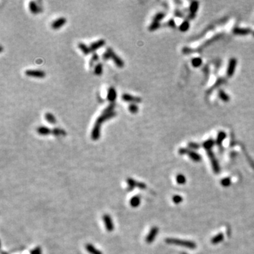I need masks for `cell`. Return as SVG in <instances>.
Listing matches in <instances>:
<instances>
[{
  "label": "cell",
  "mask_w": 254,
  "mask_h": 254,
  "mask_svg": "<svg viewBox=\"0 0 254 254\" xmlns=\"http://www.w3.org/2000/svg\"><path fill=\"white\" fill-rule=\"evenodd\" d=\"M166 243H169V244H174L177 246H181L186 247L190 249H194L196 248V244L194 241H186V240L179 239H173V238H168L165 240Z\"/></svg>",
  "instance_id": "obj_1"
},
{
  "label": "cell",
  "mask_w": 254,
  "mask_h": 254,
  "mask_svg": "<svg viewBox=\"0 0 254 254\" xmlns=\"http://www.w3.org/2000/svg\"><path fill=\"white\" fill-rule=\"evenodd\" d=\"M106 51L109 54L110 57H111V59L114 61L115 65H116V67L119 68H122L123 66H124V63H123L122 59L120 58L118 55H116V53H115L112 49H111L110 47H107Z\"/></svg>",
  "instance_id": "obj_2"
},
{
  "label": "cell",
  "mask_w": 254,
  "mask_h": 254,
  "mask_svg": "<svg viewBox=\"0 0 254 254\" xmlns=\"http://www.w3.org/2000/svg\"><path fill=\"white\" fill-rule=\"evenodd\" d=\"M103 222H104L105 226L106 229L109 232H111L114 229V225L112 219L110 217L109 215L108 214H105L102 217Z\"/></svg>",
  "instance_id": "obj_3"
},
{
  "label": "cell",
  "mask_w": 254,
  "mask_h": 254,
  "mask_svg": "<svg viewBox=\"0 0 254 254\" xmlns=\"http://www.w3.org/2000/svg\"><path fill=\"white\" fill-rule=\"evenodd\" d=\"M208 156H209L210 159L213 171H214V172H215V173H218V172L220 171V167L219 163H218V161L217 160L215 156V155L213 154V152H212L211 150H208Z\"/></svg>",
  "instance_id": "obj_4"
},
{
  "label": "cell",
  "mask_w": 254,
  "mask_h": 254,
  "mask_svg": "<svg viewBox=\"0 0 254 254\" xmlns=\"http://www.w3.org/2000/svg\"><path fill=\"white\" fill-rule=\"evenodd\" d=\"M25 74L28 76L35 78H44L45 76V73L42 70H36V69H28L25 72Z\"/></svg>",
  "instance_id": "obj_5"
},
{
  "label": "cell",
  "mask_w": 254,
  "mask_h": 254,
  "mask_svg": "<svg viewBox=\"0 0 254 254\" xmlns=\"http://www.w3.org/2000/svg\"><path fill=\"white\" fill-rule=\"evenodd\" d=\"M237 64V61L235 58H232L230 59L229 62L228 64V68L227 70V74L228 77H232L234 75L235 72V69H236Z\"/></svg>",
  "instance_id": "obj_6"
},
{
  "label": "cell",
  "mask_w": 254,
  "mask_h": 254,
  "mask_svg": "<svg viewBox=\"0 0 254 254\" xmlns=\"http://www.w3.org/2000/svg\"><path fill=\"white\" fill-rule=\"evenodd\" d=\"M159 229L157 227H153L151 229H150V232L148 233V234L147 235L146 238H145V242L147 243H151L152 242L154 241V240L155 239V237H156L157 234H158Z\"/></svg>",
  "instance_id": "obj_7"
},
{
  "label": "cell",
  "mask_w": 254,
  "mask_h": 254,
  "mask_svg": "<svg viewBox=\"0 0 254 254\" xmlns=\"http://www.w3.org/2000/svg\"><path fill=\"white\" fill-rule=\"evenodd\" d=\"M123 100L127 102H132V103H139L142 101V99L139 97H137V96H133L131 95L128 94V93H124L121 96Z\"/></svg>",
  "instance_id": "obj_8"
},
{
  "label": "cell",
  "mask_w": 254,
  "mask_h": 254,
  "mask_svg": "<svg viewBox=\"0 0 254 254\" xmlns=\"http://www.w3.org/2000/svg\"><path fill=\"white\" fill-rule=\"evenodd\" d=\"M100 128L101 124L95 122L91 132V138L93 140H97L100 137Z\"/></svg>",
  "instance_id": "obj_9"
},
{
  "label": "cell",
  "mask_w": 254,
  "mask_h": 254,
  "mask_svg": "<svg viewBox=\"0 0 254 254\" xmlns=\"http://www.w3.org/2000/svg\"><path fill=\"white\" fill-rule=\"evenodd\" d=\"M116 112H112L108 113V114H102L97 119V120H96V123L102 124L103 122H105V121H107V120L110 119L114 117V116H116Z\"/></svg>",
  "instance_id": "obj_10"
},
{
  "label": "cell",
  "mask_w": 254,
  "mask_h": 254,
  "mask_svg": "<svg viewBox=\"0 0 254 254\" xmlns=\"http://www.w3.org/2000/svg\"><path fill=\"white\" fill-rule=\"evenodd\" d=\"M66 22H67V19H66L64 17H60V18H57L52 22V28L55 30L59 29L61 27H62L63 25L65 24Z\"/></svg>",
  "instance_id": "obj_11"
},
{
  "label": "cell",
  "mask_w": 254,
  "mask_h": 254,
  "mask_svg": "<svg viewBox=\"0 0 254 254\" xmlns=\"http://www.w3.org/2000/svg\"><path fill=\"white\" fill-rule=\"evenodd\" d=\"M105 45V40H103V39H100V40H98V41L93 42V43H91V45L89 46L90 50H91V52H95V51L98 50V49L100 48V47L104 46Z\"/></svg>",
  "instance_id": "obj_12"
},
{
  "label": "cell",
  "mask_w": 254,
  "mask_h": 254,
  "mask_svg": "<svg viewBox=\"0 0 254 254\" xmlns=\"http://www.w3.org/2000/svg\"><path fill=\"white\" fill-rule=\"evenodd\" d=\"M107 98V100L109 101L111 103L114 102L116 98V92L114 87H110L108 89Z\"/></svg>",
  "instance_id": "obj_13"
},
{
  "label": "cell",
  "mask_w": 254,
  "mask_h": 254,
  "mask_svg": "<svg viewBox=\"0 0 254 254\" xmlns=\"http://www.w3.org/2000/svg\"><path fill=\"white\" fill-rule=\"evenodd\" d=\"M251 32V30L249 28H235L233 30V33L234 35H246L249 34Z\"/></svg>",
  "instance_id": "obj_14"
},
{
  "label": "cell",
  "mask_w": 254,
  "mask_h": 254,
  "mask_svg": "<svg viewBox=\"0 0 254 254\" xmlns=\"http://www.w3.org/2000/svg\"><path fill=\"white\" fill-rule=\"evenodd\" d=\"M86 249L90 254H103L102 252H101L100 250L97 249L91 243H87L86 245Z\"/></svg>",
  "instance_id": "obj_15"
},
{
  "label": "cell",
  "mask_w": 254,
  "mask_h": 254,
  "mask_svg": "<svg viewBox=\"0 0 254 254\" xmlns=\"http://www.w3.org/2000/svg\"><path fill=\"white\" fill-rule=\"evenodd\" d=\"M37 132L40 135H47L52 133V129H50L47 126H39L37 128Z\"/></svg>",
  "instance_id": "obj_16"
},
{
  "label": "cell",
  "mask_w": 254,
  "mask_h": 254,
  "mask_svg": "<svg viewBox=\"0 0 254 254\" xmlns=\"http://www.w3.org/2000/svg\"><path fill=\"white\" fill-rule=\"evenodd\" d=\"M187 154L188 155H189V157H190V158L192 160H194V162H200V161L201 160V155H199V154L196 153V152L192 151V150H188L187 151Z\"/></svg>",
  "instance_id": "obj_17"
},
{
  "label": "cell",
  "mask_w": 254,
  "mask_h": 254,
  "mask_svg": "<svg viewBox=\"0 0 254 254\" xmlns=\"http://www.w3.org/2000/svg\"><path fill=\"white\" fill-rule=\"evenodd\" d=\"M130 206L132 208H137L140 206V198L138 196H135L131 198V199L129 201Z\"/></svg>",
  "instance_id": "obj_18"
},
{
  "label": "cell",
  "mask_w": 254,
  "mask_h": 254,
  "mask_svg": "<svg viewBox=\"0 0 254 254\" xmlns=\"http://www.w3.org/2000/svg\"><path fill=\"white\" fill-rule=\"evenodd\" d=\"M29 9L30 12L33 13V14H37V13L40 12V10H39L38 5L36 4V3L34 2V1H30L29 2Z\"/></svg>",
  "instance_id": "obj_19"
},
{
  "label": "cell",
  "mask_w": 254,
  "mask_h": 254,
  "mask_svg": "<svg viewBox=\"0 0 254 254\" xmlns=\"http://www.w3.org/2000/svg\"><path fill=\"white\" fill-rule=\"evenodd\" d=\"M223 239H224V235H223V234L220 233L212 239L211 242L213 244H217V243H219L222 241Z\"/></svg>",
  "instance_id": "obj_20"
},
{
  "label": "cell",
  "mask_w": 254,
  "mask_h": 254,
  "mask_svg": "<svg viewBox=\"0 0 254 254\" xmlns=\"http://www.w3.org/2000/svg\"><path fill=\"white\" fill-rule=\"evenodd\" d=\"M78 47H79V48L82 51V52L84 54V55H88L90 52H91L90 47L88 46L87 45H86V44L81 42V43H79V45H78Z\"/></svg>",
  "instance_id": "obj_21"
},
{
  "label": "cell",
  "mask_w": 254,
  "mask_h": 254,
  "mask_svg": "<svg viewBox=\"0 0 254 254\" xmlns=\"http://www.w3.org/2000/svg\"><path fill=\"white\" fill-rule=\"evenodd\" d=\"M52 133L55 135V136H59V135H66L67 133L64 129H62L60 128H54L52 129Z\"/></svg>",
  "instance_id": "obj_22"
},
{
  "label": "cell",
  "mask_w": 254,
  "mask_h": 254,
  "mask_svg": "<svg viewBox=\"0 0 254 254\" xmlns=\"http://www.w3.org/2000/svg\"><path fill=\"white\" fill-rule=\"evenodd\" d=\"M227 135L226 133H225L224 131H220L219 133H218V137H217V139H216V143L218 144V145H220L222 143V141L225 139V138H226Z\"/></svg>",
  "instance_id": "obj_23"
},
{
  "label": "cell",
  "mask_w": 254,
  "mask_h": 254,
  "mask_svg": "<svg viewBox=\"0 0 254 254\" xmlns=\"http://www.w3.org/2000/svg\"><path fill=\"white\" fill-rule=\"evenodd\" d=\"M45 119H46V121H47V122L52 123V124L55 123L56 121H56V119L55 117V116H54V115L50 112H47L46 114H45Z\"/></svg>",
  "instance_id": "obj_24"
},
{
  "label": "cell",
  "mask_w": 254,
  "mask_h": 254,
  "mask_svg": "<svg viewBox=\"0 0 254 254\" xmlns=\"http://www.w3.org/2000/svg\"><path fill=\"white\" fill-rule=\"evenodd\" d=\"M218 95H219V98L222 101L225 102H227L229 101V100H230L229 96L225 92V91H223L222 90H220V91H219V93H218Z\"/></svg>",
  "instance_id": "obj_25"
},
{
  "label": "cell",
  "mask_w": 254,
  "mask_h": 254,
  "mask_svg": "<svg viewBox=\"0 0 254 254\" xmlns=\"http://www.w3.org/2000/svg\"><path fill=\"white\" fill-rule=\"evenodd\" d=\"M199 7V3L198 1H193L190 5V12L191 14H195L196 11H198Z\"/></svg>",
  "instance_id": "obj_26"
},
{
  "label": "cell",
  "mask_w": 254,
  "mask_h": 254,
  "mask_svg": "<svg viewBox=\"0 0 254 254\" xmlns=\"http://www.w3.org/2000/svg\"><path fill=\"white\" fill-rule=\"evenodd\" d=\"M215 144V141L213 139H209L208 140H206V142H205L203 144V148L205 149H206L208 150H211L210 149L213 148V146Z\"/></svg>",
  "instance_id": "obj_27"
},
{
  "label": "cell",
  "mask_w": 254,
  "mask_h": 254,
  "mask_svg": "<svg viewBox=\"0 0 254 254\" xmlns=\"http://www.w3.org/2000/svg\"><path fill=\"white\" fill-rule=\"evenodd\" d=\"M103 72V66L101 63H98L94 68V73L95 75L100 76Z\"/></svg>",
  "instance_id": "obj_28"
},
{
  "label": "cell",
  "mask_w": 254,
  "mask_h": 254,
  "mask_svg": "<svg viewBox=\"0 0 254 254\" xmlns=\"http://www.w3.org/2000/svg\"><path fill=\"white\" fill-rule=\"evenodd\" d=\"M115 107V103L112 102L110 103L107 107L102 111V114H108V113H111L114 112V109Z\"/></svg>",
  "instance_id": "obj_29"
},
{
  "label": "cell",
  "mask_w": 254,
  "mask_h": 254,
  "mask_svg": "<svg viewBox=\"0 0 254 254\" xmlns=\"http://www.w3.org/2000/svg\"><path fill=\"white\" fill-rule=\"evenodd\" d=\"M189 27H190L189 22L188 21H184L179 26V30H181L182 32H186L189 30Z\"/></svg>",
  "instance_id": "obj_30"
},
{
  "label": "cell",
  "mask_w": 254,
  "mask_h": 254,
  "mask_svg": "<svg viewBox=\"0 0 254 254\" xmlns=\"http://www.w3.org/2000/svg\"><path fill=\"white\" fill-rule=\"evenodd\" d=\"M126 182L127 184H128V188H129L130 190H132L133 188L135 187V185H136V181H135L134 179H131V178H128V179H126Z\"/></svg>",
  "instance_id": "obj_31"
},
{
  "label": "cell",
  "mask_w": 254,
  "mask_h": 254,
  "mask_svg": "<svg viewBox=\"0 0 254 254\" xmlns=\"http://www.w3.org/2000/svg\"><path fill=\"white\" fill-rule=\"evenodd\" d=\"M160 27V23H158V22H152L151 24L150 25V26H149L148 30H150V31H155V30L158 29Z\"/></svg>",
  "instance_id": "obj_32"
},
{
  "label": "cell",
  "mask_w": 254,
  "mask_h": 254,
  "mask_svg": "<svg viewBox=\"0 0 254 254\" xmlns=\"http://www.w3.org/2000/svg\"><path fill=\"white\" fill-rule=\"evenodd\" d=\"M128 110L132 113V114H135V113L138 112V107L137 106L136 104L135 103H131L128 105Z\"/></svg>",
  "instance_id": "obj_33"
},
{
  "label": "cell",
  "mask_w": 254,
  "mask_h": 254,
  "mask_svg": "<svg viewBox=\"0 0 254 254\" xmlns=\"http://www.w3.org/2000/svg\"><path fill=\"white\" fill-rule=\"evenodd\" d=\"M191 64L194 67H199L202 64V59L199 58V57L193 59L192 61H191Z\"/></svg>",
  "instance_id": "obj_34"
},
{
  "label": "cell",
  "mask_w": 254,
  "mask_h": 254,
  "mask_svg": "<svg viewBox=\"0 0 254 254\" xmlns=\"http://www.w3.org/2000/svg\"><path fill=\"white\" fill-rule=\"evenodd\" d=\"M165 13H162V12H160V13H157L156 15H155V16H154L153 18V22H158V23H160V21L162 19H163L164 17H165Z\"/></svg>",
  "instance_id": "obj_35"
},
{
  "label": "cell",
  "mask_w": 254,
  "mask_h": 254,
  "mask_svg": "<svg viewBox=\"0 0 254 254\" xmlns=\"http://www.w3.org/2000/svg\"><path fill=\"white\" fill-rule=\"evenodd\" d=\"M99 59V56L97 53H95V52H94V53L93 54L92 57H91V59H90V67H93V64H94L95 62H96Z\"/></svg>",
  "instance_id": "obj_36"
},
{
  "label": "cell",
  "mask_w": 254,
  "mask_h": 254,
  "mask_svg": "<svg viewBox=\"0 0 254 254\" xmlns=\"http://www.w3.org/2000/svg\"><path fill=\"white\" fill-rule=\"evenodd\" d=\"M186 182V177L183 174H178L177 177V182L179 184H184Z\"/></svg>",
  "instance_id": "obj_37"
},
{
  "label": "cell",
  "mask_w": 254,
  "mask_h": 254,
  "mask_svg": "<svg viewBox=\"0 0 254 254\" xmlns=\"http://www.w3.org/2000/svg\"><path fill=\"white\" fill-rule=\"evenodd\" d=\"M221 184L223 186H225V187H227V186H229L230 184H231V180H230L229 178L228 177L224 178L223 179H222Z\"/></svg>",
  "instance_id": "obj_38"
},
{
  "label": "cell",
  "mask_w": 254,
  "mask_h": 254,
  "mask_svg": "<svg viewBox=\"0 0 254 254\" xmlns=\"http://www.w3.org/2000/svg\"><path fill=\"white\" fill-rule=\"evenodd\" d=\"M172 201L175 204H179V203L182 202L183 198L181 196H179V195H175V196L172 197Z\"/></svg>",
  "instance_id": "obj_39"
},
{
  "label": "cell",
  "mask_w": 254,
  "mask_h": 254,
  "mask_svg": "<svg viewBox=\"0 0 254 254\" xmlns=\"http://www.w3.org/2000/svg\"><path fill=\"white\" fill-rule=\"evenodd\" d=\"M30 254H42V250L40 247H37L32 250Z\"/></svg>",
  "instance_id": "obj_40"
},
{
  "label": "cell",
  "mask_w": 254,
  "mask_h": 254,
  "mask_svg": "<svg viewBox=\"0 0 254 254\" xmlns=\"http://www.w3.org/2000/svg\"><path fill=\"white\" fill-rule=\"evenodd\" d=\"M189 147L192 149H199L200 148V145L199 144L195 143H190L189 144Z\"/></svg>",
  "instance_id": "obj_41"
},
{
  "label": "cell",
  "mask_w": 254,
  "mask_h": 254,
  "mask_svg": "<svg viewBox=\"0 0 254 254\" xmlns=\"http://www.w3.org/2000/svg\"><path fill=\"white\" fill-rule=\"evenodd\" d=\"M102 59H104L105 61H107V60H109V59H111V57H110V55H109V54L107 52H105V53H103V55H102Z\"/></svg>",
  "instance_id": "obj_42"
},
{
  "label": "cell",
  "mask_w": 254,
  "mask_h": 254,
  "mask_svg": "<svg viewBox=\"0 0 254 254\" xmlns=\"http://www.w3.org/2000/svg\"><path fill=\"white\" fill-rule=\"evenodd\" d=\"M187 151H188V149H186V148H181V149H179V153L180 154V155H184V154L187 153Z\"/></svg>",
  "instance_id": "obj_43"
},
{
  "label": "cell",
  "mask_w": 254,
  "mask_h": 254,
  "mask_svg": "<svg viewBox=\"0 0 254 254\" xmlns=\"http://www.w3.org/2000/svg\"><path fill=\"white\" fill-rule=\"evenodd\" d=\"M168 25H169V26H170V27H172V28H174V27L176 26L175 23H174V20H172V19L169 20V21H168Z\"/></svg>",
  "instance_id": "obj_44"
},
{
  "label": "cell",
  "mask_w": 254,
  "mask_h": 254,
  "mask_svg": "<svg viewBox=\"0 0 254 254\" xmlns=\"http://www.w3.org/2000/svg\"><path fill=\"white\" fill-rule=\"evenodd\" d=\"M253 35L254 36V33H253Z\"/></svg>",
  "instance_id": "obj_45"
}]
</instances>
